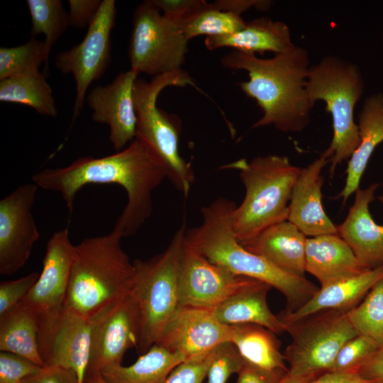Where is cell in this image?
<instances>
[{"mask_svg": "<svg viewBox=\"0 0 383 383\" xmlns=\"http://www.w3.org/2000/svg\"><path fill=\"white\" fill-rule=\"evenodd\" d=\"M165 174L145 146L134 139L113 154L82 157L69 165L45 168L32 176L39 188L61 194L70 213L77 194L90 184H116L127 196L126 204L113 231L123 238L136 234L152 213V193Z\"/></svg>", "mask_w": 383, "mask_h": 383, "instance_id": "obj_1", "label": "cell"}, {"mask_svg": "<svg viewBox=\"0 0 383 383\" xmlns=\"http://www.w3.org/2000/svg\"><path fill=\"white\" fill-rule=\"evenodd\" d=\"M221 63L225 68L248 73L249 79L240 82V88L262 111L253 128L272 125L283 133H299L309 124L315 104L306 89L311 65L304 48L294 44L266 59L232 50Z\"/></svg>", "mask_w": 383, "mask_h": 383, "instance_id": "obj_2", "label": "cell"}, {"mask_svg": "<svg viewBox=\"0 0 383 383\" xmlns=\"http://www.w3.org/2000/svg\"><path fill=\"white\" fill-rule=\"evenodd\" d=\"M235 206L233 201L218 197L203 206L201 224L186 230L185 240L212 263L275 288L286 297L291 309H297L318 289L305 277L288 274L244 248L233 231Z\"/></svg>", "mask_w": 383, "mask_h": 383, "instance_id": "obj_3", "label": "cell"}, {"mask_svg": "<svg viewBox=\"0 0 383 383\" xmlns=\"http://www.w3.org/2000/svg\"><path fill=\"white\" fill-rule=\"evenodd\" d=\"M122 239L112 231L74 245L65 309L91 318L130 293L135 269Z\"/></svg>", "mask_w": 383, "mask_h": 383, "instance_id": "obj_4", "label": "cell"}, {"mask_svg": "<svg viewBox=\"0 0 383 383\" xmlns=\"http://www.w3.org/2000/svg\"><path fill=\"white\" fill-rule=\"evenodd\" d=\"M238 171L245 194L232 213L234 233L246 242L267 228L287 221L289 204L301 168L287 156L268 155L245 158L224 166Z\"/></svg>", "mask_w": 383, "mask_h": 383, "instance_id": "obj_5", "label": "cell"}, {"mask_svg": "<svg viewBox=\"0 0 383 383\" xmlns=\"http://www.w3.org/2000/svg\"><path fill=\"white\" fill-rule=\"evenodd\" d=\"M196 87L182 69L155 76L150 81L138 79L133 89L137 115L135 139L147 149L173 187L187 196L194 181L192 165L179 153L180 118L157 106L160 92L170 86Z\"/></svg>", "mask_w": 383, "mask_h": 383, "instance_id": "obj_6", "label": "cell"}, {"mask_svg": "<svg viewBox=\"0 0 383 383\" xmlns=\"http://www.w3.org/2000/svg\"><path fill=\"white\" fill-rule=\"evenodd\" d=\"M306 89L311 101H323L331 116L333 138L324 152L333 177L337 167L350 157L360 142L354 111L365 91L364 78L357 65L330 55L311 65Z\"/></svg>", "mask_w": 383, "mask_h": 383, "instance_id": "obj_7", "label": "cell"}, {"mask_svg": "<svg viewBox=\"0 0 383 383\" xmlns=\"http://www.w3.org/2000/svg\"><path fill=\"white\" fill-rule=\"evenodd\" d=\"M186 225L182 223L166 249L153 257L133 261L135 273L130 292L140 317L138 350L156 344L180 306L179 271Z\"/></svg>", "mask_w": 383, "mask_h": 383, "instance_id": "obj_8", "label": "cell"}, {"mask_svg": "<svg viewBox=\"0 0 383 383\" xmlns=\"http://www.w3.org/2000/svg\"><path fill=\"white\" fill-rule=\"evenodd\" d=\"M292 338L284 353L288 374L311 381L331 371L343 345L357 335L347 311H322L287 326Z\"/></svg>", "mask_w": 383, "mask_h": 383, "instance_id": "obj_9", "label": "cell"}, {"mask_svg": "<svg viewBox=\"0 0 383 383\" xmlns=\"http://www.w3.org/2000/svg\"><path fill=\"white\" fill-rule=\"evenodd\" d=\"M189 41L151 0L145 1L133 13L128 48L130 69L154 77L180 70Z\"/></svg>", "mask_w": 383, "mask_h": 383, "instance_id": "obj_10", "label": "cell"}, {"mask_svg": "<svg viewBox=\"0 0 383 383\" xmlns=\"http://www.w3.org/2000/svg\"><path fill=\"white\" fill-rule=\"evenodd\" d=\"M73 248L68 228L57 231L52 234L46 245L41 272L28 295L20 303L37 322L38 345L42 357L65 309Z\"/></svg>", "mask_w": 383, "mask_h": 383, "instance_id": "obj_11", "label": "cell"}, {"mask_svg": "<svg viewBox=\"0 0 383 383\" xmlns=\"http://www.w3.org/2000/svg\"><path fill=\"white\" fill-rule=\"evenodd\" d=\"M117 9L114 0H103L99 13L83 40L70 50L59 52L55 66L63 74H72L75 99L72 124L83 109L91 84L101 77L111 57V32Z\"/></svg>", "mask_w": 383, "mask_h": 383, "instance_id": "obj_12", "label": "cell"}, {"mask_svg": "<svg viewBox=\"0 0 383 383\" xmlns=\"http://www.w3.org/2000/svg\"><path fill=\"white\" fill-rule=\"evenodd\" d=\"M262 283L212 263L184 238L179 271L180 305L215 309L231 297Z\"/></svg>", "mask_w": 383, "mask_h": 383, "instance_id": "obj_13", "label": "cell"}, {"mask_svg": "<svg viewBox=\"0 0 383 383\" xmlns=\"http://www.w3.org/2000/svg\"><path fill=\"white\" fill-rule=\"evenodd\" d=\"M39 187L18 186L0 200V274L16 273L28 260L40 238L32 209Z\"/></svg>", "mask_w": 383, "mask_h": 383, "instance_id": "obj_14", "label": "cell"}, {"mask_svg": "<svg viewBox=\"0 0 383 383\" xmlns=\"http://www.w3.org/2000/svg\"><path fill=\"white\" fill-rule=\"evenodd\" d=\"M140 335L139 311L129 293L95 315L87 374L121 365L125 353L138 347Z\"/></svg>", "mask_w": 383, "mask_h": 383, "instance_id": "obj_15", "label": "cell"}, {"mask_svg": "<svg viewBox=\"0 0 383 383\" xmlns=\"http://www.w3.org/2000/svg\"><path fill=\"white\" fill-rule=\"evenodd\" d=\"M231 338V326L219 321L213 309L180 305L156 344L188 360L208 355Z\"/></svg>", "mask_w": 383, "mask_h": 383, "instance_id": "obj_16", "label": "cell"}, {"mask_svg": "<svg viewBox=\"0 0 383 383\" xmlns=\"http://www.w3.org/2000/svg\"><path fill=\"white\" fill-rule=\"evenodd\" d=\"M138 73L129 70L119 73L105 86L98 85L87 95L91 119L109 128V140L117 151L122 150L136 135L137 115L133 89Z\"/></svg>", "mask_w": 383, "mask_h": 383, "instance_id": "obj_17", "label": "cell"}, {"mask_svg": "<svg viewBox=\"0 0 383 383\" xmlns=\"http://www.w3.org/2000/svg\"><path fill=\"white\" fill-rule=\"evenodd\" d=\"M328 158L323 152L304 168L293 187L287 221L306 237L338 234L337 226L327 216L322 202L324 179L321 174Z\"/></svg>", "mask_w": 383, "mask_h": 383, "instance_id": "obj_18", "label": "cell"}, {"mask_svg": "<svg viewBox=\"0 0 383 383\" xmlns=\"http://www.w3.org/2000/svg\"><path fill=\"white\" fill-rule=\"evenodd\" d=\"M379 186L374 183L365 189L359 188L345 219L337 226L338 235L367 270L383 265V224L376 223L370 211Z\"/></svg>", "mask_w": 383, "mask_h": 383, "instance_id": "obj_19", "label": "cell"}, {"mask_svg": "<svg viewBox=\"0 0 383 383\" xmlns=\"http://www.w3.org/2000/svg\"><path fill=\"white\" fill-rule=\"evenodd\" d=\"M94 316L88 318L64 309L43 356L46 366L72 370L77 374L79 383H85Z\"/></svg>", "mask_w": 383, "mask_h": 383, "instance_id": "obj_20", "label": "cell"}, {"mask_svg": "<svg viewBox=\"0 0 383 383\" xmlns=\"http://www.w3.org/2000/svg\"><path fill=\"white\" fill-rule=\"evenodd\" d=\"M383 279V265L321 287L315 294L297 309L279 315L287 326L316 313L338 310L348 311Z\"/></svg>", "mask_w": 383, "mask_h": 383, "instance_id": "obj_21", "label": "cell"}, {"mask_svg": "<svg viewBox=\"0 0 383 383\" xmlns=\"http://www.w3.org/2000/svg\"><path fill=\"white\" fill-rule=\"evenodd\" d=\"M307 237L294 224L285 221L273 225L255 238L240 243L279 270L305 277V249Z\"/></svg>", "mask_w": 383, "mask_h": 383, "instance_id": "obj_22", "label": "cell"}, {"mask_svg": "<svg viewBox=\"0 0 383 383\" xmlns=\"http://www.w3.org/2000/svg\"><path fill=\"white\" fill-rule=\"evenodd\" d=\"M305 270L321 287L368 270L338 234L307 237Z\"/></svg>", "mask_w": 383, "mask_h": 383, "instance_id": "obj_23", "label": "cell"}, {"mask_svg": "<svg viewBox=\"0 0 383 383\" xmlns=\"http://www.w3.org/2000/svg\"><path fill=\"white\" fill-rule=\"evenodd\" d=\"M360 142L346 169L343 189L338 194L345 204L360 188L361 178L375 148L383 142V94L374 93L365 98L359 113Z\"/></svg>", "mask_w": 383, "mask_h": 383, "instance_id": "obj_24", "label": "cell"}, {"mask_svg": "<svg viewBox=\"0 0 383 383\" xmlns=\"http://www.w3.org/2000/svg\"><path fill=\"white\" fill-rule=\"evenodd\" d=\"M204 44L209 50L231 48L252 54H277L294 45L289 26L283 21L267 17L246 22L243 28L233 34L206 37Z\"/></svg>", "mask_w": 383, "mask_h": 383, "instance_id": "obj_25", "label": "cell"}, {"mask_svg": "<svg viewBox=\"0 0 383 383\" xmlns=\"http://www.w3.org/2000/svg\"><path fill=\"white\" fill-rule=\"evenodd\" d=\"M271 288L262 283L245 290L213 309V313L219 321L228 326L256 324L275 334L287 332V326L268 306L267 295Z\"/></svg>", "mask_w": 383, "mask_h": 383, "instance_id": "obj_26", "label": "cell"}, {"mask_svg": "<svg viewBox=\"0 0 383 383\" xmlns=\"http://www.w3.org/2000/svg\"><path fill=\"white\" fill-rule=\"evenodd\" d=\"M180 354L155 344L129 366H109L101 372L106 383H165L172 371L185 361Z\"/></svg>", "mask_w": 383, "mask_h": 383, "instance_id": "obj_27", "label": "cell"}, {"mask_svg": "<svg viewBox=\"0 0 383 383\" xmlns=\"http://www.w3.org/2000/svg\"><path fill=\"white\" fill-rule=\"evenodd\" d=\"M231 342L246 362L266 370L288 372L279 342L269 329L256 324L233 325Z\"/></svg>", "mask_w": 383, "mask_h": 383, "instance_id": "obj_28", "label": "cell"}, {"mask_svg": "<svg viewBox=\"0 0 383 383\" xmlns=\"http://www.w3.org/2000/svg\"><path fill=\"white\" fill-rule=\"evenodd\" d=\"M39 330L33 316L21 304L0 316V351L46 366L38 345Z\"/></svg>", "mask_w": 383, "mask_h": 383, "instance_id": "obj_29", "label": "cell"}, {"mask_svg": "<svg viewBox=\"0 0 383 383\" xmlns=\"http://www.w3.org/2000/svg\"><path fill=\"white\" fill-rule=\"evenodd\" d=\"M0 101L28 106L52 118L58 114L52 87L40 70L0 80Z\"/></svg>", "mask_w": 383, "mask_h": 383, "instance_id": "obj_30", "label": "cell"}, {"mask_svg": "<svg viewBox=\"0 0 383 383\" xmlns=\"http://www.w3.org/2000/svg\"><path fill=\"white\" fill-rule=\"evenodd\" d=\"M245 24L241 16L219 10L213 4L204 0L192 14L177 25L190 40L201 35L208 37L233 34L243 28Z\"/></svg>", "mask_w": 383, "mask_h": 383, "instance_id": "obj_31", "label": "cell"}, {"mask_svg": "<svg viewBox=\"0 0 383 383\" xmlns=\"http://www.w3.org/2000/svg\"><path fill=\"white\" fill-rule=\"evenodd\" d=\"M31 38L43 34L49 52L69 26L68 13L60 0H27Z\"/></svg>", "mask_w": 383, "mask_h": 383, "instance_id": "obj_32", "label": "cell"}, {"mask_svg": "<svg viewBox=\"0 0 383 383\" xmlns=\"http://www.w3.org/2000/svg\"><path fill=\"white\" fill-rule=\"evenodd\" d=\"M49 55L45 42L35 38L18 46L0 48V80L39 70L43 64L48 70Z\"/></svg>", "mask_w": 383, "mask_h": 383, "instance_id": "obj_33", "label": "cell"}, {"mask_svg": "<svg viewBox=\"0 0 383 383\" xmlns=\"http://www.w3.org/2000/svg\"><path fill=\"white\" fill-rule=\"evenodd\" d=\"M347 316L358 335L383 346V279L370 289L360 305L347 311Z\"/></svg>", "mask_w": 383, "mask_h": 383, "instance_id": "obj_34", "label": "cell"}, {"mask_svg": "<svg viewBox=\"0 0 383 383\" xmlns=\"http://www.w3.org/2000/svg\"><path fill=\"white\" fill-rule=\"evenodd\" d=\"M379 348L372 339L357 335L340 348L331 371L358 372Z\"/></svg>", "mask_w": 383, "mask_h": 383, "instance_id": "obj_35", "label": "cell"}, {"mask_svg": "<svg viewBox=\"0 0 383 383\" xmlns=\"http://www.w3.org/2000/svg\"><path fill=\"white\" fill-rule=\"evenodd\" d=\"M245 360L233 343H223L214 350V355L209 367L207 383H226L233 374L238 373Z\"/></svg>", "mask_w": 383, "mask_h": 383, "instance_id": "obj_36", "label": "cell"}, {"mask_svg": "<svg viewBox=\"0 0 383 383\" xmlns=\"http://www.w3.org/2000/svg\"><path fill=\"white\" fill-rule=\"evenodd\" d=\"M40 273L33 272L21 278L0 283V316L17 306L28 295Z\"/></svg>", "mask_w": 383, "mask_h": 383, "instance_id": "obj_37", "label": "cell"}, {"mask_svg": "<svg viewBox=\"0 0 383 383\" xmlns=\"http://www.w3.org/2000/svg\"><path fill=\"white\" fill-rule=\"evenodd\" d=\"M42 367L21 356L0 352V383H21L24 378L35 374Z\"/></svg>", "mask_w": 383, "mask_h": 383, "instance_id": "obj_38", "label": "cell"}, {"mask_svg": "<svg viewBox=\"0 0 383 383\" xmlns=\"http://www.w3.org/2000/svg\"><path fill=\"white\" fill-rule=\"evenodd\" d=\"M214 350L204 357L185 360L178 365L165 383H203L213 358Z\"/></svg>", "mask_w": 383, "mask_h": 383, "instance_id": "obj_39", "label": "cell"}, {"mask_svg": "<svg viewBox=\"0 0 383 383\" xmlns=\"http://www.w3.org/2000/svg\"><path fill=\"white\" fill-rule=\"evenodd\" d=\"M103 0H69V26L89 28L96 17Z\"/></svg>", "mask_w": 383, "mask_h": 383, "instance_id": "obj_40", "label": "cell"}, {"mask_svg": "<svg viewBox=\"0 0 383 383\" xmlns=\"http://www.w3.org/2000/svg\"><path fill=\"white\" fill-rule=\"evenodd\" d=\"M167 18L177 24L195 11L204 0H151Z\"/></svg>", "mask_w": 383, "mask_h": 383, "instance_id": "obj_41", "label": "cell"}, {"mask_svg": "<svg viewBox=\"0 0 383 383\" xmlns=\"http://www.w3.org/2000/svg\"><path fill=\"white\" fill-rule=\"evenodd\" d=\"M21 383H79L77 374L60 366L47 365L24 378Z\"/></svg>", "mask_w": 383, "mask_h": 383, "instance_id": "obj_42", "label": "cell"}, {"mask_svg": "<svg viewBox=\"0 0 383 383\" xmlns=\"http://www.w3.org/2000/svg\"><path fill=\"white\" fill-rule=\"evenodd\" d=\"M288 372L266 370L245 361L236 383H278Z\"/></svg>", "mask_w": 383, "mask_h": 383, "instance_id": "obj_43", "label": "cell"}, {"mask_svg": "<svg viewBox=\"0 0 383 383\" xmlns=\"http://www.w3.org/2000/svg\"><path fill=\"white\" fill-rule=\"evenodd\" d=\"M213 4L221 11H230L241 16V13L254 7L257 10L267 11L272 1L269 0H218Z\"/></svg>", "mask_w": 383, "mask_h": 383, "instance_id": "obj_44", "label": "cell"}, {"mask_svg": "<svg viewBox=\"0 0 383 383\" xmlns=\"http://www.w3.org/2000/svg\"><path fill=\"white\" fill-rule=\"evenodd\" d=\"M306 383H377L358 372L329 371Z\"/></svg>", "mask_w": 383, "mask_h": 383, "instance_id": "obj_45", "label": "cell"}, {"mask_svg": "<svg viewBox=\"0 0 383 383\" xmlns=\"http://www.w3.org/2000/svg\"><path fill=\"white\" fill-rule=\"evenodd\" d=\"M358 372L367 379L383 383V346L360 367Z\"/></svg>", "mask_w": 383, "mask_h": 383, "instance_id": "obj_46", "label": "cell"}, {"mask_svg": "<svg viewBox=\"0 0 383 383\" xmlns=\"http://www.w3.org/2000/svg\"><path fill=\"white\" fill-rule=\"evenodd\" d=\"M85 383H106V382L101 373H93L86 375Z\"/></svg>", "mask_w": 383, "mask_h": 383, "instance_id": "obj_47", "label": "cell"}, {"mask_svg": "<svg viewBox=\"0 0 383 383\" xmlns=\"http://www.w3.org/2000/svg\"><path fill=\"white\" fill-rule=\"evenodd\" d=\"M309 380L292 376L287 373V374L278 382V383H306Z\"/></svg>", "mask_w": 383, "mask_h": 383, "instance_id": "obj_48", "label": "cell"}, {"mask_svg": "<svg viewBox=\"0 0 383 383\" xmlns=\"http://www.w3.org/2000/svg\"><path fill=\"white\" fill-rule=\"evenodd\" d=\"M377 199L379 201V202L383 205V194L378 196Z\"/></svg>", "mask_w": 383, "mask_h": 383, "instance_id": "obj_49", "label": "cell"}, {"mask_svg": "<svg viewBox=\"0 0 383 383\" xmlns=\"http://www.w3.org/2000/svg\"><path fill=\"white\" fill-rule=\"evenodd\" d=\"M382 46H383V34H382Z\"/></svg>", "mask_w": 383, "mask_h": 383, "instance_id": "obj_50", "label": "cell"}]
</instances>
